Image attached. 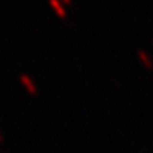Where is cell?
Masks as SVG:
<instances>
[{"label": "cell", "mask_w": 153, "mask_h": 153, "mask_svg": "<svg viewBox=\"0 0 153 153\" xmlns=\"http://www.w3.org/2000/svg\"><path fill=\"white\" fill-rule=\"evenodd\" d=\"M18 79H19V83L22 85V88L30 94V95H33V97H36L37 94H39V88H37V83H36V80L30 76V74H27V73H21L19 76H18Z\"/></svg>", "instance_id": "obj_1"}, {"label": "cell", "mask_w": 153, "mask_h": 153, "mask_svg": "<svg viewBox=\"0 0 153 153\" xmlns=\"http://www.w3.org/2000/svg\"><path fill=\"white\" fill-rule=\"evenodd\" d=\"M48 4L53 10V13H56L58 18H61V19L67 18V9H65V4L61 0H48Z\"/></svg>", "instance_id": "obj_2"}, {"label": "cell", "mask_w": 153, "mask_h": 153, "mask_svg": "<svg viewBox=\"0 0 153 153\" xmlns=\"http://www.w3.org/2000/svg\"><path fill=\"white\" fill-rule=\"evenodd\" d=\"M4 141V137H3V134H1V129H0V144Z\"/></svg>", "instance_id": "obj_3"}, {"label": "cell", "mask_w": 153, "mask_h": 153, "mask_svg": "<svg viewBox=\"0 0 153 153\" xmlns=\"http://www.w3.org/2000/svg\"><path fill=\"white\" fill-rule=\"evenodd\" d=\"M61 1H62L64 4H71V1H73V0H61Z\"/></svg>", "instance_id": "obj_4"}]
</instances>
